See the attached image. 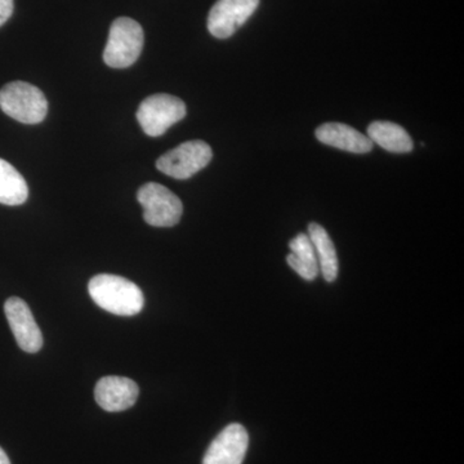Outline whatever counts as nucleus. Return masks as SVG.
<instances>
[{
	"label": "nucleus",
	"mask_w": 464,
	"mask_h": 464,
	"mask_svg": "<svg viewBox=\"0 0 464 464\" xmlns=\"http://www.w3.org/2000/svg\"><path fill=\"white\" fill-rule=\"evenodd\" d=\"M5 313L21 350L38 353L43 346V335L26 302L17 297L9 298L5 304Z\"/></svg>",
	"instance_id": "obj_8"
},
{
	"label": "nucleus",
	"mask_w": 464,
	"mask_h": 464,
	"mask_svg": "<svg viewBox=\"0 0 464 464\" xmlns=\"http://www.w3.org/2000/svg\"><path fill=\"white\" fill-rule=\"evenodd\" d=\"M368 137L372 142L377 143L382 149L395 154L411 152L413 150V140L404 128L391 121H374L368 127Z\"/></svg>",
	"instance_id": "obj_14"
},
{
	"label": "nucleus",
	"mask_w": 464,
	"mask_h": 464,
	"mask_svg": "<svg viewBox=\"0 0 464 464\" xmlns=\"http://www.w3.org/2000/svg\"><path fill=\"white\" fill-rule=\"evenodd\" d=\"M186 116V105L179 97L159 93L143 100L137 110V121L143 132L159 137Z\"/></svg>",
	"instance_id": "obj_5"
},
{
	"label": "nucleus",
	"mask_w": 464,
	"mask_h": 464,
	"mask_svg": "<svg viewBox=\"0 0 464 464\" xmlns=\"http://www.w3.org/2000/svg\"><path fill=\"white\" fill-rule=\"evenodd\" d=\"M94 399L103 411L111 413L127 411L139 399V386L130 378L109 375L97 382Z\"/></svg>",
	"instance_id": "obj_10"
},
{
	"label": "nucleus",
	"mask_w": 464,
	"mask_h": 464,
	"mask_svg": "<svg viewBox=\"0 0 464 464\" xmlns=\"http://www.w3.org/2000/svg\"><path fill=\"white\" fill-rule=\"evenodd\" d=\"M213 151L204 141L183 142L158 159L161 173L177 179H190L210 163Z\"/></svg>",
	"instance_id": "obj_6"
},
{
	"label": "nucleus",
	"mask_w": 464,
	"mask_h": 464,
	"mask_svg": "<svg viewBox=\"0 0 464 464\" xmlns=\"http://www.w3.org/2000/svg\"><path fill=\"white\" fill-rule=\"evenodd\" d=\"M145 42L143 30L130 17L116 18L110 27L109 41L103 52L106 65L114 69L132 66L141 54Z\"/></svg>",
	"instance_id": "obj_3"
},
{
	"label": "nucleus",
	"mask_w": 464,
	"mask_h": 464,
	"mask_svg": "<svg viewBox=\"0 0 464 464\" xmlns=\"http://www.w3.org/2000/svg\"><path fill=\"white\" fill-rule=\"evenodd\" d=\"M308 237L315 249L317 262H319V268L324 279L328 283L335 282L340 265H338L337 250H335L328 231L323 226L313 222L308 226Z\"/></svg>",
	"instance_id": "obj_12"
},
{
	"label": "nucleus",
	"mask_w": 464,
	"mask_h": 464,
	"mask_svg": "<svg viewBox=\"0 0 464 464\" xmlns=\"http://www.w3.org/2000/svg\"><path fill=\"white\" fill-rule=\"evenodd\" d=\"M289 248L290 255L286 257V262L292 270L308 282L315 280L320 268L310 237L306 234H298L290 240Z\"/></svg>",
	"instance_id": "obj_13"
},
{
	"label": "nucleus",
	"mask_w": 464,
	"mask_h": 464,
	"mask_svg": "<svg viewBox=\"0 0 464 464\" xmlns=\"http://www.w3.org/2000/svg\"><path fill=\"white\" fill-rule=\"evenodd\" d=\"M0 109L20 123L38 124L47 116L48 102L38 87L17 81L0 90Z\"/></svg>",
	"instance_id": "obj_2"
},
{
	"label": "nucleus",
	"mask_w": 464,
	"mask_h": 464,
	"mask_svg": "<svg viewBox=\"0 0 464 464\" xmlns=\"http://www.w3.org/2000/svg\"><path fill=\"white\" fill-rule=\"evenodd\" d=\"M29 197L25 179L16 168L0 159V204L21 206Z\"/></svg>",
	"instance_id": "obj_15"
},
{
	"label": "nucleus",
	"mask_w": 464,
	"mask_h": 464,
	"mask_svg": "<svg viewBox=\"0 0 464 464\" xmlns=\"http://www.w3.org/2000/svg\"><path fill=\"white\" fill-rule=\"evenodd\" d=\"M249 436L239 423H232L213 440L203 464H241L248 450Z\"/></svg>",
	"instance_id": "obj_9"
},
{
	"label": "nucleus",
	"mask_w": 464,
	"mask_h": 464,
	"mask_svg": "<svg viewBox=\"0 0 464 464\" xmlns=\"http://www.w3.org/2000/svg\"><path fill=\"white\" fill-rule=\"evenodd\" d=\"M14 14V0H0V27L5 25Z\"/></svg>",
	"instance_id": "obj_16"
},
{
	"label": "nucleus",
	"mask_w": 464,
	"mask_h": 464,
	"mask_svg": "<svg viewBox=\"0 0 464 464\" xmlns=\"http://www.w3.org/2000/svg\"><path fill=\"white\" fill-rule=\"evenodd\" d=\"M88 292L97 306L119 316L141 313L145 297L136 284L116 275L101 274L92 277Z\"/></svg>",
	"instance_id": "obj_1"
},
{
	"label": "nucleus",
	"mask_w": 464,
	"mask_h": 464,
	"mask_svg": "<svg viewBox=\"0 0 464 464\" xmlns=\"http://www.w3.org/2000/svg\"><path fill=\"white\" fill-rule=\"evenodd\" d=\"M316 139L324 145L353 152V154H365L372 151L373 142L368 136L360 133L355 128L342 123H325L316 130Z\"/></svg>",
	"instance_id": "obj_11"
},
{
	"label": "nucleus",
	"mask_w": 464,
	"mask_h": 464,
	"mask_svg": "<svg viewBox=\"0 0 464 464\" xmlns=\"http://www.w3.org/2000/svg\"><path fill=\"white\" fill-rule=\"evenodd\" d=\"M0 464H11V460H9L7 454L2 448H0Z\"/></svg>",
	"instance_id": "obj_17"
},
{
	"label": "nucleus",
	"mask_w": 464,
	"mask_h": 464,
	"mask_svg": "<svg viewBox=\"0 0 464 464\" xmlns=\"http://www.w3.org/2000/svg\"><path fill=\"white\" fill-rule=\"evenodd\" d=\"M258 5L259 0H217L208 16V30L215 38H230Z\"/></svg>",
	"instance_id": "obj_7"
},
{
	"label": "nucleus",
	"mask_w": 464,
	"mask_h": 464,
	"mask_svg": "<svg viewBox=\"0 0 464 464\" xmlns=\"http://www.w3.org/2000/svg\"><path fill=\"white\" fill-rule=\"evenodd\" d=\"M143 208V219L154 227H173L181 221L182 201L169 188L159 183L143 185L137 194Z\"/></svg>",
	"instance_id": "obj_4"
}]
</instances>
